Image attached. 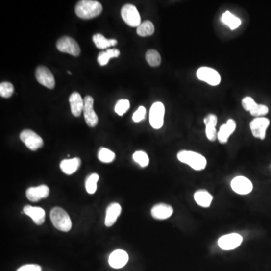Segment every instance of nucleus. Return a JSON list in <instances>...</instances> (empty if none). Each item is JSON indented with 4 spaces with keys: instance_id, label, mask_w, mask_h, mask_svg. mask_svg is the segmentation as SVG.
Instances as JSON below:
<instances>
[{
    "instance_id": "obj_1",
    "label": "nucleus",
    "mask_w": 271,
    "mask_h": 271,
    "mask_svg": "<svg viewBox=\"0 0 271 271\" xmlns=\"http://www.w3.org/2000/svg\"><path fill=\"white\" fill-rule=\"evenodd\" d=\"M102 6L100 2L95 0H81L77 3L75 12L81 19L89 20L100 15Z\"/></svg>"
},
{
    "instance_id": "obj_2",
    "label": "nucleus",
    "mask_w": 271,
    "mask_h": 271,
    "mask_svg": "<svg viewBox=\"0 0 271 271\" xmlns=\"http://www.w3.org/2000/svg\"><path fill=\"white\" fill-rule=\"evenodd\" d=\"M177 158L180 162L189 165L192 169L197 171L204 170L207 164L204 156L195 151H187V150L179 151L177 154Z\"/></svg>"
},
{
    "instance_id": "obj_3",
    "label": "nucleus",
    "mask_w": 271,
    "mask_h": 271,
    "mask_svg": "<svg viewBox=\"0 0 271 271\" xmlns=\"http://www.w3.org/2000/svg\"><path fill=\"white\" fill-rule=\"evenodd\" d=\"M50 220L56 229L68 232L72 228V221L68 213L60 207H54L50 210Z\"/></svg>"
},
{
    "instance_id": "obj_4",
    "label": "nucleus",
    "mask_w": 271,
    "mask_h": 271,
    "mask_svg": "<svg viewBox=\"0 0 271 271\" xmlns=\"http://www.w3.org/2000/svg\"><path fill=\"white\" fill-rule=\"evenodd\" d=\"M121 14L123 22L128 26L131 27H138L141 25V18L138 10L135 5L126 4L122 7Z\"/></svg>"
},
{
    "instance_id": "obj_5",
    "label": "nucleus",
    "mask_w": 271,
    "mask_h": 271,
    "mask_svg": "<svg viewBox=\"0 0 271 271\" xmlns=\"http://www.w3.org/2000/svg\"><path fill=\"white\" fill-rule=\"evenodd\" d=\"M165 107L161 102L153 103L150 109L149 122L151 127L156 130L161 129L164 125Z\"/></svg>"
},
{
    "instance_id": "obj_6",
    "label": "nucleus",
    "mask_w": 271,
    "mask_h": 271,
    "mask_svg": "<svg viewBox=\"0 0 271 271\" xmlns=\"http://www.w3.org/2000/svg\"><path fill=\"white\" fill-rule=\"evenodd\" d=\"M57 49L62 53H67L74 57L81 54V49L75 39L70 36H63L57 42Z\"/></svg>"
},
{
    "instance_id": "obj_7",
    "label": "nucleus",
    "mask_w": 271,
    "mask_h": 271,
    "mask_svg": "<svg viewBox=\"0 0 271 271\" xmlns=\"http://www.w3.org/2000/svg\"><path fill=\"white\" fill-rule=\"evenodd\" d=\"M196 74L198 79L212 86H217L221 83V75L216 70L210 67H200L198 69Z\"/></svg>"
},
{
    "instance_id": "obj_8",
    "label": "nucleus",
    "mask_w": 271,
    "mask_h": 271,
    "mask_svg": "<svg viewBox=\"0 0 271 271\" xmlns=\"http://www.w3.org/2000/svg\"><path fill=\"white\" fill-rule=\"evenodd\" d=\"M20 139L31 151H36L43 147V140L37 133L31 130H24L20 134Z\"/></svg>"
},
{
    "instance_id": "obj_9",
    "label": "nucleus",
    "mask_w": 271,
    "mask_h": 271,
    "mask_svg": "<svg viewBox=\"0 0 271 271\" xmlns=\"http://www.w3.org/2000/svg\"><path fill=\"white\" fill-rule=\"evenodd\" d=\"M242 242V236L236 233H232L220 237L218 241V245L222 249L229 251V250L235 249L241 245Z\"/></svg>"
},
{
    "instance_id": "obj_10",
    "label": "nucleus",
    "mask_w": 271,
    "mask_h": 271,
    "mask_svg": "<svg viewBox=\"0 0 271 271\" xmlns=\"http://www.w3.org/2000/svg\"><path fill=\"white\" fill-rule=\"evenodd\" d=\"M85 106L83 109L84 117L87 124L91 127H96L98 123V116L94 109V98L91 96H86L84 99Z\"/></svg>"
},
{
    "instance_id": "obj_11",
    "label": "nucleus",
    "mask_w": 271,
    "mask_h": 271,
    "mask_svg": "<svg viewBox=\"0 0 271 271\" xmlns=\"http://www.w3.org/2000/svg\"><path fill=\"white\" fill-rule=\"evenodd\" d=\"M270 120L267 118H255L250 123V129L255 138L265 140L266 130L269 127Z\"/></svg>"
},
{
    "instance_id": "obj_12",
    "label": "nucleus",
    "mask_w": 271,
    "mask_h": 271,
    "mask_svg": "<svg viewBox=\"0 0 271 271\" xmlns=\"http://www.w3.org/2000/svg\"><path fill=\"white\" fill-rule=\"evenodd\" d=\"M36 78L39 84L49 89H53L55 86L54 75L47 67L43 66L37 67L36 70Z\"/></svg>"
},
{
    "instance_id": "obj_13",
    "label": "nucleus",
    "mask_w": 271,
    "mask_h": 271,
    "mask_svg": "<svg viewBox=\"0 0 271 271\" xmlns=\"http://www.w3.org/2000/svg\"><path fill=\"white\" fill-rule=\"evenodd\" d=\"M231 186L234 192L241 195L251 193L253 189L252 182L244 176L235 177L231 181Z\"/></svg>"
},
{
    "instance_id": "obj_14",
    "label": "nucleus",
    "mask_w": 271,
    "mask_h": 271,
    "mask_svg": "<svg viewBox=\"0 0 271 271\" xmlns=\"http://www.w3.org/2000/svg\"><path fill=\"white\" fill-rule=\"evenodd\" d=\"M50 189L46 185L37 187H30L26 190V196L28 200L32 202H37L49 197Z\"/></svg>"
},
{
    "instance_id": "obj_15",
    "label": "nucleus",
    "mask_w": 271,
    "mask_h": 271,
    "mask_svg": "<svg viewBox=\"0 0 271 271\" xmlns=\"http://www.w3.org/2000/svg\"><path fill=\"white\" fill-rule=\"evenodd\" d=\"M129 256L127 252L122 249H116L109 255V263L112 268L120 269L127 265Z\"/></svg>"
},
{
    "instance_id": "obj_16",
    "label": "nucleus",
    "mask_w": 271,
    "mask_h": 271,
    "mask_svg": "<svg viewBox=\"0 0 271 271\" xmlns=\"http://www.w3.org/2000/svg\"><path fill=\"white\" fill-rule=\"evenodd\" d=\"M23 211L25 214L29 216L37 225H42L45 222L46 211L43 208L27 205L24 207Z\"/></svg>"
},
{
    "instance_id": "obj_17",
    "label": "nucleus",
    "mask_w": 271,
    "mask_h": 271,
    "mask_svg": "<svg viewBox=\"0 0 271 271\" xmlns=\"http://www.w3.org/2000/svg\"><path fill=\"white\" fill-rule=\"evenodd\" d=\"M173 213V209L166 203H158L153 206L151 214L155 220H164L171 217Z\"/></svg>"
},
{
    "instance_id": "obj_18",
    "label": "nucleus",
    "mask_w": 271,
    "mask_h": 271,
    "mask_svg": "<svg viewBox=\"0 0 271 271\" xmlns=\"http://www.w3.org/2000/svg\"><path fill=\"white\" fill-rule=\"evenodd\" d=\"M237 124L234 119H229L225 123L222 125L220 131L218 132V140L222 144H225L228 141L229 137L235 131Z\"/></svg>"
},
{
    "instance_id": "obj_19",
    "label": "nucleus",
    "mask_w": 271,
    "mask_h": 271,
    "mask_svg": "<svg viewBox=\"0 0 271 271\" xmlns=\"http://www.w3.org/2000/svg\"><path fill=\"white\" fill-rule=\"evenodd\" d=\"M217 116L214 114H209L204 119L206 125V135L208 140L211 142L216 141L218 139V133L216 126L217 124Z\"/></svg>"
},
{
    "instance_id": "obj_20",
    "label": "nucleus",
    "mask_w": 271,
    "mask_h": 271,
    "mask_svg": "<svg viewBox=\"0 0 271 271\" xmlns=\"http://www.w3.org/2000/svg\"><path fill=\"white\" fill-rule=\"evenodd\" d=\"M122 213V206L118 203H112L106 209L105 225L106 227H112L117 221L118 218Z\"/></svg>"
},
{
    "instance_id": "obj_21",
    "label": "nucleus",
    "mask_w": 271,
    "mask_h": 271,
    "mask_svg": "<svg viewBox=\"0 0 271 271\" xmlns=\"http://www.w3.org/2000/svg\"><path fill=\"white\" fill-rule=\"evenodd\" d=\"M69 101H70L72 114L75 117H79L84 109L85 101L81 98V95L78 92L73 93L71 96L70 97Z\"/></svg>"
},
{
    "instance_id": "obj_22",
    "label": "nucleus",
    "mask_w": 271,
    "mask_h": 271,
    "mask_svg": "<svg viewBox=\"0 0 271 271\" xmlns=\"http://www.w3.org/2000/svg\"><path fill=\"white\" fill-rule=\"evenodd\" d=\"M81 164V159L78 158L63 160L60 163V168L64 173L67 175H72L78 171Z\"/></svg>"
},
{
    "instance_id": "obj_23",
    "label": "nucleus",
    "mask_w": 271,
    "mask_h": 271,
    "mask_svg": "<svg viewBox=\"0 0 271 271\" xmlns=\"http://www.w3.org/2000/svg\"><path fill=\"white\" fill-rule=\"evenodd\" d=\"M195 202L203 208L210 207L213 201V197L206 190H199L194 195Z\"/></svg>"
},
{
    "instance_id": "obj_24",
    "label": "nucleus",
    "mask_w": 271,
    "mask_h": 271,
    "mask_svg": "<svg viewBox=\"0 0 271 271\" xmlns=\"http://www.w3.org/2000/svg\"><path fill=\"white\" fill-rule=\"evenodd\" d=\"M93 42L95 43L97 48L99 49H106L112 46H116L118 44L116 39H107L100 33H98L93 36Z\"/></svg>"
},
{
    "instance_id": "obj_25",
    "label": "nucleus",
    "mask_w": 271,
    "mask_h": 271,
    "mask_svg": "<svg viewBox=\"0 0 271 271\" xmlns=\"http://www.w3.org/2000/svg\"><path fill=\"white\" fill-rule=\"evenodd\" d=\"M120 55V51L118 49H108L106 51H102L98 55V61L101 67L107 65L111 58L119 57Z\"/></svg>"
},
{
    "instance_id": "obj_26",
    "label": "nucleus",
    "mask_w": 271,
    "mask_h": 271,
    "mask_svg": "<svg viewBox=\"0 0 271 271\" xmlns=\"http://www.w3.org/2000/svg\"><path fill=\"white\" fill-rule=\"evenodd\" d=\"M222 22L224 25L228 26L229 28L232 29V30L237 29V28H238L241 25V20L234 16V15L229 12V11H227V12L223 14L222 16Z\"/></svg>"
},
{
    "instance_id": "obj_27",
    "label": "nucleus",
    "mask_w": 271,
    "mask_h": 271,
    "mask_svg": "<svg viewBox=\"0 0 271 271\" xmlns=\"http://www.w3.org/2000/svg\"><path fill=\"white\" fill-rule=\"evenodd\" d=\"M154 26L150 21H145L137 27V33L142 37L152 36L154 34Z\"/></svg>"
},
{
    "instance_id": "obj_28",
    "label": "nucleus",
    "mask_w": 271,
    "mask_h": 271,
    "mask_svg": "<svg viewBox=\"0 0 271 271\" xmlns=\"http://www.w3.org/2000/svg\"><path fill=\"white\" fill-rule=\"evenodd\" d=\"M99 179V176L98 173L91 174L87 178L86 181H85V189L88 194L93 195L96 192L97 189H98L97 184Z\"/></svg>"
},
{
    "instance_id": "obj_29",
    "label": "nucleus",
    "mask_w": 271,
    "mask_h": 271,
    "mask_svg": "<svg viewBox=\"0 0 271 271\" xmlns=\"http://www.w3.org/2000/svg\"><path fill=\"white\" fill-rule=\"evenodd\" d=\"M146 60L151 67H156L160 66L161 63V57L158 51L156 50H148L146 54Z\"/></svg>"
},
{
    "instance_id": "obj_30",
    "label": "nucleus",
    "mask_w": 271,
    "mask_h": 271,
    "mask_svg": "<svg viewBox=\"0 0 271 271\" xmlns=\"http://www.w3.org/2000/svg\"><path fill=\"white\" fill-rule=\"evenodd\" d=\"M116 158L113 151L106 148H101L98 151V159L102 163H111Z\"/></svg>"
},
{
    "instance_id": "obj_31",
    "label": "nucleus",
    "mask_w": 271,
    "mask_h": 271,
    "mask_svg": "<svg viewBox=\"0 0 271 271\" xmlns=\"http://www.w3.org/2000/svg\"><path fill=\"white\" fill-rule=\"evenodd\" d=\"M133 161L137 163L142 168H146L149 164L148 154L143 151H137L133 154Z\"/></svg>"
},
{
    "instance_id": "obj_32",
    "label": "nucleus",
    "mask_w": 271,
    "mask_h": 271,
    "mask_svg": "<svg viewBox=\"0 0 271 271\" xmlns=\"http://www.w3.org/2000/svg\"><path fill=\"white\" fill-rule=\"evenodd\" d=\"M130 103L128 99H122L118 101L115 106V111L119 116H122L130 109Z\"/></svg>"
},
{
    "instance_id": "obj_33",
    "label": "nucleus",
    "mask_w": 271,
    "mask_h": 271,
    "mask_svg": "<svg viewBox=\"0 0 271 271\" xmlns=\"http://www.w3.org/2000/svg\"><path fill=\"white\" fill-rule=\"evenodd\" d=\"M14 93V86L12 83L2 82L0 84V95L2 98H9Z\"/></svg>"
},
{
    "instance_id": "obj_34",
    "label": "nucleus",
    "mask_w": 271,
    "mask_h": 271,
    "mask_svg": "<svg viewBox=\"0 0 271 271\" xmlns=\"http://www.w3.org/2000/svg\"><path fill=\"white\" fill-rule=\"evenodd\" d=\"M268 112H269V109L268 106L262 104H257L256 106L250 112V114L254 117L261 118L267 115Z\"/></svg>"
},
{
    "instance_id": "obj_35",
    "label": "nucleus",
    "mask_w": 271,
    "mask_h": 271,
    "mask_svg": "<svg viewBox=\"0 0 271 271\" xmlns=\"http://www.w3.org/2000/svg\"><path fill=\"white\" fill-rule=\"evenodd\" d=\"M146 114H147V109H146V108L143 106H140L138 109L133 113V122H136V123H138V122L144 120L145 117H146Z\"/></svg>"
},
{
    "instance_id": "obj_36",
    "label": "nucleus",
    "mask_w": 271,
    "mask_h": 271,
    "mask_svg": "<svg viewBox=\"0 0 271 271\" xmlns=\"http://www.w3.org/2000/svg\"><path fill=\"white\" fill-rule=\"evenodd\" d=\"M257 103L255 101L250 97L244 98L242 100V106L245 110L251 112L254 108L256 106Z\"/></svg>"
},
{
    "instance_id": "obj_37",
    "label": "nucleus",
    "mask_w": 271,
    "mask_h": 271,
    "mask_svg": "<svg viewBox=\"0 0 271 271\" xmlns=\"http://www.w3.org/2000/svg\"><path fill=\"white\" fill-rule=\"evenodd\" d=\"M17 271H42V268L38 265H26L18 268Z\"/></svg>"
},
{
    "instance_id": "obj_38",
    "label": "nucleus",
    "mask_w": 271,
    "mask_h": 271,
    "mask_svg": "<svg viewBox=\"0 0 271 271\" xmlns=\"http://www.w3.org/2000/svg\"><path fill=\"white\" fill-rule=\"evenodd\" d=\"M67 74H70V75H71V72H70V71H67Z\"/></svg>"
}]
</instances>
